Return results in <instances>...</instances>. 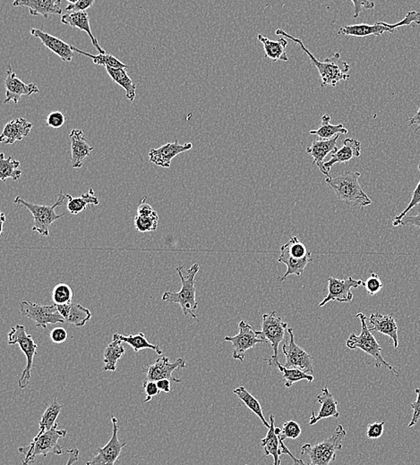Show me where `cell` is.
Here are the masks:
<instances>
[{
	"label": "cell",
	"instance_id": "6da1fadb",
	"mask_svg": "<svg viewBox=\"0 0 420 465\" xmlns=\"http://www.w3.org/2000/svg\"><path fill=\"white\" fill-rule=\"evenodd\" d=\"M276 34L279 36L287 37V38L295 42V44L301 46L302 51L310 58L312 64L317 68L320 74L321 87L322 88L328 85L335 87L341 81L350 78L351 76L348 74V71L351 69L350 65L342 60L341 54L335 53L331 57L326 58L324 61H319L311 53L310 49L305 48L301 39L289 35V33L284 32L282 29H278Z\"/></svg>",
	"mask_w": 420,
	"mask_h": 465
},
{
	"label": "cell",
	"instance_id": "7a4b0ae2",
	"mask_svg": "<svg viewBox=\"0 0 420 465\" xmlns=\"http://www.w3.org/2000/svg\"><path fill=\"white\" fill-rule=\"evenodd\" d=\"M360 172H345L336 178H327L326 181L335 191L339 201L351 207L364 208L371 205L372 200L362 190L358 179Z\"/></svg>",
	"mask_w": 420,
	"mask_h": 465
},
{
	"label": "cell",
	"instance_id": "3957f363",
	"mask_svg": "<svg viewBox=\"0 0 420 465\" xmlns=\"http://www.w3.org/2000/svg\"><path fill=\"white\" fill-rule=\"evenodd\" d=\"M183 265L177 268V272L179 278L181 279V289L178 293L165 292L162 297L165 302L178 303L181 307L184 315H190L191 317L199 321L194 311L199 308V303L196 299V276L199 273L200 266L194 264L190 269H187L186 275L184 276Z\"/></svg>",
	"mask_w": 420,
	"mask_h": 465
},
{
	"label": "cell",
	"instance_id": "277c9868",
	"mask_svg": "<svg viewBox=\"0 0 420 465\" xmlns=\"http://www.w3.org/2000/svg\"><path fill=\"white\" fill-rule=\"evenodd\" d=\"M67 435V430L60 429V424L56 423L53 429L41 436L35 437L29 445L18 449L20 454L24 455L22 463L24 465L32 464L35 463L38 455L47 457L49 454L62 455L63 448L58 444V441Z\"/></svg>",
	"mask_w": 420,
	"mask_h": 465
},
{
	"label": "cell",
	"instance_id": "5b68a950",
	"mask_svg": "<svg viewBox=\"0 0 420 465\" xmlns=\"http://www.w3.org/2000/svg\"><path fill=\"white\" fill-rule=\"evenodd\" d=\"M357 317L360 319L361 333L360 335H358V336H357L356 334L352 333L350 337H348L347 342H346V346H347L348 348L351 350H362L363 352H365L367 355L372 356V357L375 359L376 368L385 366V368H387L389 371H392V373H393L395 377H399V372L395 370L393 366L389 364L384 357H383V350L381 346H379L376 337H373L369 328L367 327V318L366 317V315L362 312H360L358 313Z\"/></svg>",
	"mask_w": 420,
	"mask_h": 465
},
{
	"label": "cell",
	"instance_id": "8992f818",
	"mask_svg": "<svg viewBox=\"0 0 420 465\" xmlns=\"http://www.w3.org/2000/svg\"><path fill=\"white\" fill-rule=\"evenodd\" d=\"M66 194H63L62 190L58 194V201L53 205H39V204L29 203L22 198L17 196L15 198L14 203L17 204V208H26L33 217L35 220V226H33V231L39 232L42 237H49V228L53 224L56 220L63 218L66 214H58L55 212L56 208L63 205Z\"/></svg>",
	"mask_w": 420,
	"mask_h": 465
},
{
	"label": "cell",
	"instance_id": "52a82bcc",
	"mask_svg": "<svg viewBox=\"0 0 420 465\" xmlns=\"http://www.w3.org/2000/svg\"><path fill=\"white\" fill-rule=\"evenodd\" d=\"M420 24L419 12L410 11L406 15L404 19L396 24H390L385 22H376L375 24H353V26H342L339 28L338 35L367 37L370 35L381 36L385 33H394L399 27L410 26V24Z\"/></svg>",
	"mask_w": 420,
	"mask_h": 465
},
{
	"label": "cell",
	"instance_id": "ba28073f",
	"mask_svg": "<svg viewBox=\"0 0 420 465\" xmlns=\"http://www.w3.org/2000/svg\"><path fill=\"white\" fill-rule=\"evenodd\" d=\"M8 343L9 346H19L22 352L26 355V367L18 381L20 389H26L30 383L31 371L33 367V360L38 353V345L33 340V336L26 333L23 325H17L11 328L10 332L8 334Z\"/></svg>",
	"mask_w": 420,
	"mask_h": 465
},
{
	"label": "cell",
	"instance_id": "9c48e42d",
	"mask_svg": "<svg viewBox=\"0 0 420 465\" xmlns=\"http://www.w3.org/2000/svg\"><path fill=\"white\" fill-rule=\"evenodd\" d=\"M240 333L235 337H226L224 341L230 342L233 346V359L244 362L246 351L254 348L258 344H267L262 331H255L245 321L240 322Z\"/></svg>",
	"mask_w": 420,
	"mask_h": 465
},
{
	"label": "cell",
	"instance_id": "30bf717a",
	"mask_svg": "<svg viewBox=\"0 0 420 465\" xmlns=\"http://www.w3.org/2000/svg\"><path fill=\"white\" fill-rule=\"evenodd\" d=\"M288 330V324L283 321V319L277 317L276 312H273L269 314L262 315V333L264 339L270 343L274 350V355L265 360L269 365L274 366L279 361V346L285 337V332Z\"/></svg>",
	"mask_w": 420,
	"mask_h": 465
},
{
	"label": "cell",
	"instance_id": "8fae6325",
	"mask_svg": "<svg viewBox=\"0 0 420 465\" xmlns=\"http://www.w3.org/2000/svg\"><path fill=\"white\" fill-rule=\"evenodd\" d=\"M21 314L35 322L37 328L46 330L48 325L65 323V319L57 306L41 305L37 303L23 301L20 303Z\"/></svg>",
	"mask_w": 420,
	"mask_h": 465
},
{
	"label": "cell",
	"instance_id": "7c38bea8",
	"mask_svg": "<svg viewBox=\"0 0 420 465\" xmlns=\"http://www.w3.org/2000/svg\"><path fill=\"white\" fill-rule=\"evenodd\" d=\"M287 333H288L289 339H288L283 346V353L286 357L284 367L299 369L307 374L313 375L314 358L303 348L296 345L292 328H288Z\"/></svg>",
	"mask_w": 420,
	"mask_h": 465
},
{
	"label": "cell",
	"instance_id": "4fadbf2b",
	"mask_svg": "<svg viewBox=\"0 0 420 465\" xmlns=\"http://www.w3.org/2000/svg\"><path fill=\"white\" fill-rule=\"evenodd\" d=\"M111 423L113 432L109 442L103 448H98L96 454L85 465H114L122 454L126 442H121L119 439V425L115 415H111Z\"/></svg>",
	"mask_w": 420,
	"mask_h": 465
},
{
	"label": "cell",
	"instance_id": "5bb4252c",
	"mask_svg": "<svg viewBox=\"0 0 420 465\" xmlns=\"http://www.w3.org/2000/svg\"><path fill=\"white\" fill-rule=\"evenodd\" d=\"M187 368V362L183 358H178L174 362H169V357H160L156 360L153 364L145 366L144 370L146 371L144 382L154 381L157 382L160 380H169L175 383H180L181 380L178 378L173 376V372Z\"/></svg>",
	"mask_w": 420,
	"mask_h": 465
},
{
	"label": "cell",
	"instance_id": "9a60e30c",
	"mask_svg": "<svg viewBox=\"0 0 420 465\" xmlns=\"http://www.w3.org/2000/svg\"><path fill=\"white\" fill-rule=\"evenodd\" d=\"M363 283L362 280H357V279H353L351 277L347 279L330 277L328 278V294L320 303V308L332 302V301H337L339 303L351 302L353 299L351 288L363 286Z\"/></svg>",
	"mask_w": 420,
	"mask_h": 465
},
{
	"label": "cell",
	"instance_id": "2e32d148",
	"mask_svg": "<svg viewBox=\"0 0 420 465\" xmlns=\"http://www.w3.org/2000/svg\"><path fill=\"white\" fill-rule=\"evenodd\" d=\"M6 100L4 104L13 101L17 104L23 96H31L38 93L40 90L36 83H24L23 81L18 78L17 74L12 69L11 64L8 65L7 77L5 79Z\"/></svg>",
	"mask_w": 420,
	"mask_h": 465
},
{
	"label": "cell",
	"instance_id": "e0dca14e",
	"mask_svg": "<svg viewBox=\"0 0 420 465\" xmlns=\"http://www.w3.org/2000/svg\"><path fill=\"white\" fill-rule=\"evenodd\" d=\"M346 435H347V432H346L344 427L339 424L335 428V432L329 439L314 446L310 444L302 446L301 454V455H308V459H310V463L308 464H313L329 449L333 448H342V442H344Z\"/></svg>",
	"mask_w": 420,
	"mask_h": 465
},
{
	"label": "cell",
	"instance_id": "ac0fdd59",
	"mask_svg": "<svg viewBox=\"0 0 420 465\" xmlns=\"http://www.w3.org/2000/svg\"><path fill=\"white\" fill-rule=\"evenodd\" d=\"M193 144L191 142L180 144L178 142H169L158 149H153L150 151L149 159L151 162L156 166L169 169L171 166V161L176 156L191 150Z\"/></svg>",
	"mask_w": 420,
	"mask_h": 465
},
{
	"label": "cell",
	"instance_id": "d6986e66",
	"mask_svg": "<svg viewBox=\"0 0 420 465\" xmlns=\"http://www.w3.org/2000/svg\"><path fill=\"white\" fill-rule=\"evenodd\" d=\"M339 136L336 135L330 140H316L307 149V153L313 158L314 165L317 166L326 178H330V173L324 167V158L329 153H335L338 150L337 141Z\"/></svg>",
	"mask_w": 420,
	"mask_h": 465
},
{
	"label": "cell",
	"instance_id": "ffe728a7",
	"mask_svg": "<svg viewBox=\"0 0 420 465\" xmlns=\"http://www.w3.org/2000/svg\"><path fill=\"white\" fill-rule=\"evenodd\" d=\"M31 34L35 38L41 40L43 45L47 46L49 51L54 52L63 61H72L73 58L75 57L72 45L67 44V42L58 39V37L51 35V34L44 33L42 30L35 29V28L31 29Z\"/></svg>",
	"mask_w": 420,
	"mask_h": 465
},
{
	"label": "cell",
	"instance_id": "44dd1931",
	"mask_svg": "<svg viewBox=\"0 0 420 465\" xmlns=\"http://www.w3.org/2000/svg\"><path fill=\"white\" fill-rule=\"evenodd\" d=\"M69 136L71 164H72L73 169H81L83 161L90 156L94 148L90 146L81 130L73 129Z\"/></svg>",
	"mask_w": 420,
	"mask_h": 465
},
{
	"label": "cell",
	"instance_id": "7402d4cb",
	"mask_svg": "<svg viewBox=\"0 0 420 465\" xmlns=\"http://www.w3.org/2000/svg\"><path fill=\"white\" fill-rule=\"evenodd\" d=\"M369 321V323L371 324V328L369 330L372 333L379 332L390 337L394 348H398V346H399L398 326L393 316L384 315L381 313H373Z\"/></svg>",
	"mask_w": 420,
	"mask_h": 465
},
{
	"label": "cell",
	"instance_id": "603a6c76",
	"mask_svg": "<svg viewBox=\"0 0 420 465\" xmlns=\"http://www.w3.org/2000/svg\"><path fill=\"white\" fill-rule=\"evenodd\" d=\"M316 402L319 403L321 409L318 414H314V411L312 412L310 418V425H314L318 421L327 418H339V412L337 410L338 402L336 401L335 396L329 391L328 387H324L322 392L317 396Z\"/></svg>",
	"mask_w": 420,
	"mask_h": 465
},
{
	"label": "cell",
	"instance_id": "cb8c5ba5",
	"mask_svg": "<svg viewBox=\"0 0 420 465\" xmlns=\"http://www.w3.org/2000/svg\"><path fill=\"white\" fill-rule=\"evenodd\" d=\"M13 6L28 8L31 15H41L45 18L49 15H62L60 0H15Z\"/></svg>",
	"mask_w": 420,
	"mask_h": 465
},
{
	"label": "cell",
	"instance_id": "d4e9b609",
	"mask_svg": "<svg viewBox=\"0 0 420 465\" xmlns=\"http://www.w3.org/2000/svg\"><path fill=\"white\" fill-rule=\"evenodd\" d=\"M33 124L24 119H17L9 121L0 136V142L5 144H13L15 142L22 141L30 135Z\"/></svg>",
	"mask_w": 420,
	"mask_h": 465
},
{
	"label": "cell",
	"instance_id": "484cf974",
	"mask_svg": "<svg viewBox=\"0 0 420 465\" xmlns=\"http://www.w3.org/2000/svg\"><path fill=\"white\" fill-rule=\"evenodd\" d=\"M361 144L358 140L353 138H346L344 141V146L338 149L335 153L332 154L331 160L324 162V167L330 173L332 167L337 163L348 162L354 158H358L361 155Z\"/></svg>",
	"mask_w": 420,
	"mask_h": 465
},
{
	"label": "cell",
	"instance_id": "4316f807",
	"mask_svg": "<svg viewBox=\"0 0 420 465\" xmlns=\"http://www.w3.org/2000/svg\"><path fill=\"white\" fill-rule=\"evenodd\" d=\"M56 306L64 318L65 322L76 327H83L92 317L91 311L79 303H71L69 305Z\"/></svg>",
	"mask_w": 420,
	"mask_h": 465
},
{
	"label": "cell",
	"instance_id": "83f0119b",
	"mask_svg": "<svg viewBox=\"0 0 420 465\" xmlns=\"http://www.w3.org/2000/svg\"><path fill=\"white\" fill-rule=\"evenodd\" d=\"M61 23L67 24L74 28H78L79 30L88 34L92 40V45L97 49L100 54H106V51L101 48L99 40L95 38L94 33H92L91 24H90V17L87 12H79V13H71L63 15L61 17Z\"/></svg>",
	"mask_w": 420,
	"mask_h": 465
},
{
	"label": "cell",
	"instance_id": "f1b7e54d",
	"mask_svg": "<svg viewBox=\"0 0 420 465\" xmlns=\"http://www.w3.org/2000/svg\"><path fill=\"white\" fill-rule=\"evenodd\" d=\"M276 418L271 414L270 416V429L268 430L267 437L262 439V448H264V457L265 458L271 455L274 457V465H280V457L282 455L280 450V440L276 432V427L274 425Z\"/></svg>",
	"mask_w": 420,
	"mask_h": 465
},
{
	"label": "cell",
	"instance_id": "f546056e",
	"mask_svg": "<svg viewBox=\"0 0 420 465\" xmlns=\"http://www.w3.org/2000/svg\"><path fill=\"white\" fill-rule=\"evenodd\" d=\"M258 39L264 46L265 58H270L274 62L289 61V57L286 52L288 42L283 37L278 40H271L262 34H258Z\"/></svg>",
	"mask_w": 420,
	"mask_h": 465
},
{
	"label": "cell",
	"instance_id": "4dcf8cb0",
	"mask_svg": "<svg viewBox=\"0 0 420 465\" xmlns=\"http://www.w3.org/2000/svg\"><path fill=\"white\" fill-rule=\"evenodd\" d=\"M278 262L283 263L287 266V271L283 277L280 278L279 280L283 282L290 275H296L301 277L305 271V267L312 262L311 256L305 259H295L290 256L288 252L282 246L280 247V255Z\"/></svg>",
	"mask_w": 420,
	"mask_h": 465
},
{
	"label": "cell",
	"instance_id": "1f68e13d",
	"mask_svg": "<svg viewBox=\"0 0 420 465\" xmlns=\"http://www.w3.org/2000/svg\"><path fill=\"white\" fill-rule=\"evenodd\" d=\"M113 340L120 341V342L128 344L131 346L135 353L142 351L144 349H152L157 355H162V350L158 346L153 345L145 337L144 333L137 335H129L124 336L121 334H114Z\"/></svg>",
	"mask_w": 420,
	"mask_h": 465
},
{
	"label": "cell",
	"instance_id": "d6a6232c",
	"mask_svg": "<svg viewBox=\"0 0 420 465\" xmlns=\"http://www.w3.org/2000/svg\"><path fill=\"white\" fill-rule=\"evenodd\" d=\"M67 198V210L73 215L81 213L83 210L87 209L88 206H97L100 204L97 197L94 196V189H90L88 193L83 194L81 197H72L69 194H66Z\"/></svg>",
	"mask_w": 420,
	"mask_h": 465
},
{
	"label": "cell",
	"instance_id": "836d02e7",
	"mask_svg": "<svg viewBox=\"0 0 420 465\" xmlns=\"http://www.w3.org/2000/svg\"><path fill=\"white\" fill-rule=\"evenodd\" d=\"M108 74L119 86L126 90V97L131 102L135 101L137 94V86L129 77L126 69H116V68L106 67Z\"/></svg>",
	"mask_w": 420,
	"mask_h": 465
},
{
	"label": "cell",
	"instance_id": "e575fe53",
	"mask_svg": "<svg viewBox=\"0 0 420 465\" xmlns=\"http://www.w3.org/2000/svg\"><path fill=\"white\" fill-rule=\"evenodd\" d=\"M331 117L326 114L321 119V126L318 129L311 130L310 135H316L320 140H330L336 135H347L348 129H346L342 124L339 125H331Z\"/></svg>",
	"mask_w": 420,
	"mask_h": 465
},
{
	"label": "cell",
	"instance_id": "d590c367",
	"mask_svg": "<svg viewBox=\"0 0 420 465\" xmlns=\"http://www.w3.org/2000/svg\"><path fill=\"white\" fill-rule=\"evenodd\" d=\"M126 348L120 341L113 340L104 350L105 371H116L117 362L125 355Z\"/></svg>",
	"mask_w": 420,
	"mask_h": 465
},
{
	"label": "cell",
	"instance_id": "8d00e7d4",
	"mask_svg": "<svg viewBox=\"0 0 420 465\" xmlns=\"http://www.w3.org/2000/svg\"><path fill=\"white\" fill-rule=\"evenodd\" d=\"M61 409H62V406L58 404L57 398H55L53 402L49 405L44 414H42L39 423L40 430L36 437L41 436L42 434L53 429L56 423H57L56 421H57L58 415L60 414Z\"/></svg>",
	"mask_w": 420,
	"mask_h": 465
},
{
	"label": "cell",
	"instance_id": "74e56055",
	"mask_svg": "<svg viewBox=\"0 0 420 465\" xmlns=\"http://www.w3.org/2000/svg\"><path fill=\"white\" fill-rule=\"evenodd\" d=\"M233 393L237 396L242 401L248 406L250 411L254 412V414L262 421V424L267 429H270V424L267 423V421L265 420L264 412H262V406L258 400L255 398L254 396H252L248 390L244 387H237L236 389H234Z\"/></svg>",
	"mask_w": 420,
	"mask_h": 465
},
{
	"label": "cell",
	"instance_id": "f35d334b",
	"mask_svg": "<svg viewBox=\"0 0 420 465\" xmlns=\"http://www.w3.org/2000/svg\"><path fill=\"white\" fill-rule=\"evenodd\" d=\"M20 165L19 161L14 160L13 157L5 158L4 153L0 154V179L3 182L8 178L17 181L22 176Z\"/></svg>",
	"mask_w": 420,
	"mask_h": 465
},
{
	"label": "cell",
	"instance_id": "ab89813d",
	"mask_svg": "<svg viewBox=\"0 0 420 465\" xmlns=\"http://www.w3.org/2000/svg\"><path fill=\"white\" fill-rule=\"evenodd\" d=\"M274 366H276L279 371L282 372L284 381V385L286 389L292 387L293 384L299 382L301 380H308V382H313L314 378L313 375L305 373V372L299 370V369H288L284 367V365L280 364L279 361L276 362Z\"/></svg>",
	"mask_w": 420,
	"mask_h": 465
},
{
	"label": "cell",
	"instance_id": "60d3db41",
	"mask_svg": "<svg viewBox=\"0 0 420 465\" xmlns=\"http://www.w3.org/2000/svg\"><path fill=\"white\" fill-rule=\"evenodd\" d=\"M72 49L78 54L86 56V57L91 58V60L94 61V63L99 65V66L109 67L111 68H116V69H128L129 68L128 65L122 63L121 61H119L117 58L110 54L92 55L87 53V52L81 51V49H77L75 46H72Z\"/></svg>",
	"mask_w": 420,
	"mask_h": 465
},
{
	"label": "cell",
	"instance_id": "b9f144b4",
	"mask_svg": "<svg viewBox=\"0 0 420 465\" xmlns=\"http://www.w3.org/2000/svg\"><path fill=\"white\" fill-rule=\"evenodd\" d=\"M51 296L55 305H69L73 301V289L69 285L58 284L52 290Z\"/></svg>",
	"mask_w": 420,
	"mask_h": 465
},
{
	"label": "cell",
	"instance_id": "7bdbcfd3",
	"mask_svg": "<svg viewBox=\"0 0 420 465\" xmlns=\"http://www.w3.org/2000/svg\"><path fill=\"white\" fill-rule=\"evenodd\" d=\"M276 432L277 436L284 441L287 439H298L301 435L302 430L298 423L294 421H289L284 423L283 429L276 428Z\"/></svg>",
	"mask_w": 420,
	"mask_h": 465
},
{
	"label": "cell",
	"instance_id": "ee69618b",
	"mask_svg": "<svg viewBox=\"0 0 420 465\" xmlns=\"http://www.w3.org/2000/svg\"><path fill=\"white\" fill-rule=\"evenodd\" d=\"M159 215L152 217L135 216V228L138 232H148L156 231L158 226Z\"/></svg>",
	"mask_w": 420,
	"mask_h": 465
},
{
	"label": "cell",
	"instance_id": "f6af8a7d",
	"mask_svg": "<svg viewBox=\"0 0 420 465\" xmlns=\"http://www.w3.org/2000/svg\"><path fill=\"white\" fill-rule=\"evenodd\" d=\"M419 169L420 171V165H419ZM419 203H420V181L418 185H417L415 190H414L413 192L412 198V200H410L409 205H408L406 209L404 210L403 212L400 214V215H397L396 217H395L393 221V226H399L401 220L403 219L404 217H406L407 213L409 212L410 210H412L414 207L419 205Z\"/></svg>",
	"mask_w": 420,
	"mask_h": 465
},
{
	"label": "cell",
	"instance_id": "bcb514c9",
	"mask_svg": "<svg viewBox=\"0 0 420 465\" xmlns=\"http://www.w3.org/2000/svg\"><path fill=\"white\" fill-rule=\"evenodd\" d=\"M363 287L366 288L367 294L369 296H375L384 287V284L380 279L379 276L375 272H372L370 277L363 283Z\"/></svg>",
	"mask_w": 420,
	"mask_h": 465
},
{
	"label": "cell",
	"instance_id": "7dc6e473",
	"mask_svg": "<svg viewBox=\"0 0 420 465\" xmlns=\"http://www.w3.org/2000/svg\"><path fill=\"white\" fill-rule=\"evenodd\" d=\"M94 0H79V1H72L69 0V5L66 8L67 11H71L72 13H79V12H86L88 8L94 6Z\"/></svg>",
	"mask_w": 420,
	"mask_h": 465
},
{
	"label": "cell",
	"instance_id": "c3c4849f",
	"mask_svg": "<svg viewBox=\"0 0 420 465\" xmlns=\"http://www.w3.org/2000/svg\"><path fill=\"white\" fill-rule=\"evenodd\" d=\"M385 421L381 423H373L369 424L367 427L366 435L367 439H378L381 438L383 434L385 432Z\"/></svg>",
	"mask_w": 420,
	"mask_h": 465
},
{
	"label": "cell",
	"instance_id": "681fc988",
	"mask_svg": "<svg viewBox=\"0 0 420 465\" xmlns=\"http://www.w3.org/2000/svg\"><path fill=\"white\" fill-rule=\"evenodd\" d=\"M66 123V117L60 111H54L49 113L47 117V124L49 127L53 129H60Z\"/></svg>",
	"mask_w": 420,
	"mask_h": 465
},
{
	"label": "cell",
	"instance_id": "f907efd6",
	"mask_svg": "<svg viewBox=\"0 0 420 465\" xmlns=\"http://www.w3.org/2000/svg\"><path fill=\"white\" fill-rule=\"evenodd\" d=\"M415 393L417 394V398L415 401L410 405V407L412 408L413 414L412 420H410L409 426H408L409 428L415 426L420 420V389H416Z\"/></svg>",
	"mask_w": 420,
	"mask_h": 465
},
{
	"label": "cell",
	"instance_id": "816d5d0a",
	"mask_svg": "<svg viewBox=\"0 0 420 465\" xmlns=\"http://www.w3.org/2000/svg\"><path fill=\"white\" fill-rule=\"evenodd\" d=\"M67 331L64 328L58 327L53 328L49 333V337L54 344H63L67 339Z\"/></svg>",
	"mask_w": 420,
	"mask_h": 465
},
{
	"label": "cell",
	"instance_id": "f5cc1de1",
	"mask_svg": "<svg viewBox=\"0 0 420 465\" xmlns=\"http://www.w3.org/2000/svg\"><path fill=\"white\" fill-rule=\"evenodd\" d=\"M354 5V18H358V15L366 9H372L375 8V3L367 1V0H351Z\"/></svg>",
	"mask_w": 420,
	"mask_h": 465
},
{
	"label": "cell",
	"instance_id": "db71d44e",
	"mask_svg": "<svg viewBox=\"0 0 420 465\" xmlns=\"http://www.w3.org/2000/svg\"><path fill=\"white\" fill-rule=\"evenodd\" d=\"M143 387L145 395H146V398L144 400L145 403L150 402L154 396L159 395L160 393L159 387L157 386V383L154 382V381L143 383Z\"/></svg>",
	"mask_w": 420,
	"mask_h": 465
},
{
	"label": "cell",
	"instance_id": "11a10c76",
	"mask_svg": "<svg viewBox=\"0 0 420 465\" xmlns=\"http://www.w3.org/2000/svg\"><path fill=\"white\" fill-rule=\"evenodd\" d=\"M147 198L144 197V199L142 200L140 205L137 208V215L143 217H152L156 215L157 212L153 209L152 206L145 203V200Z\"/></svg>",
	"mask_w": 420,
	"mask_h": 465
},
{
	"label": "cell",
	"instance_id": "9f6ffc18",
	"mask_svg": "<svg viewBox=\"0 0 420 465\" xmlns=\"http://www.w3.org/2000/svg\"><path fill=\"white\" fill-rule=\"evenodd\" d=\"M400 226H416L420 229V213L417 216H406L400 221Z\"/></svg>",
	"mask_w": 420,
	"mask_h": 465
},
{
	"label": "cell",
	"instance_id": "6f0895ef",
	"mask_svg": "<svg viewBox=\"0 0 420 465\" xmlns=\"http://www.w3.org/2000/svg\"><path fill=\"white\" fill-rule=\"evenodd\" d=\"M67 454H69V460L66 465H73L76 462L79 460V449L77 448H74L67 450Z\"/></svg>",
	"mask_w": 420,
	"mask_h": 465
},
{
	"label": "cell",
	"instance_id": "680465c9",
	"mask_svg": "<svg viewBox=\"0 0 420 465\" xmlns=\"http://www.w3.org/2000/svg\"><path fill=\"white\" fill-rule=\"evenodd\" d=\"M157 386H158L160 392L169 394L171 391V380H160L157 381Z\"/></svg>",
	"mask_w": 420,
	"mask_h": 465
},
{
	"label": "cell",
	"instance_id": "91938a15",
	"mask_svg": "<svg viewBox=\"0 0 420 465\" xmlns=\"http://www.w3.org/2000/svg\"><path fill=\"white\" fill-rule=\"evenodd\" d=\"M408 122H409L410 126L415 127L414 132L419 131L420 129V107L419 110L417 111V113L414 115L412 117H410V119H408Z\"/></svg>",
	"mask_w": 420,
	"mask_h": 465
},
{
	"label": "cell",
	"instance_id": "94428289",
	"mask_svg": "<svg viewBox=\"0 0 420 465\" xmlns=\"http://www.w3.org/2000/svg\"><path fill=\"white\" fill-rule=\"evenodd\" d=\"M6 222V216L4 213L1 214V235L3 228H4V223Z\"/></svg>",
	"mask_w": 420,
	"mask_h": 465
}]
</instances>
